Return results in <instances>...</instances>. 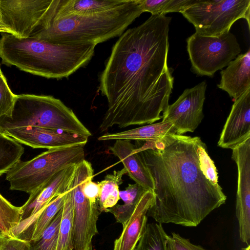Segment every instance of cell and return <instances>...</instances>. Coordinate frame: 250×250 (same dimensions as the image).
<instances>
[{
	"mask_svg": "<svg viewBox=\"0 0 250 250\" xmlns=\"http://www.w3.org/2000/svg\"><path fill=\"white\" fill-rule=\"evenodd\" d=\"M20 144L33 148H61L74 146H84L88 137L60 130L36 126H25L0 131Z\"/></svg>",
	"mask_w": 250,
	"mask_h": 250,
	"instance_id": "cell-14",
	"label": "cell"
},
{
	"mask_svg": "<svg viewBox=\"0 0 250 250\" xmlns=\"http://www.w3.org/2000/svg\"><path fill=\"white\" fill-rule=\"evenodd\" d=\"M193 0H140L144 12L154 15H166L170 12L181 13Z\"/></svg>",
	"mask_w": 250,
	"mask_h": 250,
	"instance_id": "cell-26",
	"label": "cell"
},
{
	"mask_svg": "<svg viewBox=\"0 0 250 250\" xmlns=\"http://www.w3.org/2000/svg\"><path fill=\"white\" fill-rule=\"evenodd\" d=\"M92 43L57 44L33 38H20L2 33V63L48 79L67 78L86 65L94 53Z\"/></svg>",
	"mask_w": 250,
	"mask_h": 250,
	"instance_id": "cell-3",
	"label": "cell"
},
{
	"mask_svg": "<svg viewBox=\"0 0 250 250\" xmlns=\"http://www.w3.org/2000/svg\"><path fill=\"white\" fill-rule=\"evenodd\" d=\"M0 250H30L29 242L0 232Z\"/></svg>",
	"mask_w": 250,
	"mask_h": 250,
	"instance_id": "cell-31",
	"label": "cell"
},
{
	"mask_svg": "<svg viewBox=\"0 0 250 250\" xmlns=\"http://www.w3.org/2000/svg\"><path fill=\"white\" fill-rule=\"evenodd\" d=\"M143 12L140 0H126L98 13L62 15L56 12L47 28L31 37L53 43L97 45L120 36Z\"/></svg>",
	"mask_w": 250,
	"mask_h": 250,
	"instance_id": "cell-4",
	"label": "cell"
},
{
	"mask_svg": "<svg viewBox=\"0 0 250 250\" xmlns=\"http://www.w3.org/2000/svg\"><path fill=\"white\" fill-rule=\"evenodd\" d=\"M171 21L166 15H151L125 31L113 45L100 77L99 90L107 101L101 132L162 118L174 82L167 65Z\"/></svg>",
	"mask_w": 250,
	"mask_h": 250,
	"instance_id": "cell-1",
	"label": "cell"
},
{
	"mask_svg": "<svg viewBox=\"0 0 250 250\" xmlns=\"http://www.w3.org/2000/svg\"><path fill=\"white\" fill-rule=\"evenodd\" d=\"M167 236L162 224H147L135 250H166Z\"/></svg>",
	"mask_w": 250,
	"mask_h": 250,
	"instance_id": "cell-25",
	"label": "cell"
},
{
	"mask_svg": "<svg viewBox=\"0 0 250 250\" xmlns=\"http://www.w3.org/2000/svg\"><path fill=\"white\" fill-rule=\"evenodd\" d=\"M25 126L60 130L88 138L92 135L71 108L50 95H17L12 117L0 118V131Z\"/></svg>",
	"mask_w": 250,
	"mask_h": 250,
	"instance_id": "cell-5",
	"label": "cell"
},
{
	"mask_svg": "<svg viewBox=\"0 0 250 250\" xmlns=\"http://www.w3.org/2000/svg\"><path fill=\"white\" fill-rule=\"evenodd\" d=\"M137 204H116L113 207L108 209L107 212L111 213L114 215L116 221L123 226L132 215Z\"/></svg>",
	"mask_w": 250,
	"mask_h": 250,
	"instance_id": "cell-33",
	"label": "cell"
},
{
	"mask_svg": "<svg viewBox=\"0 0 250 250\" xmlns=\"http://www.w3.org/2000/svg\"><path fill=\"white\" fill-rule=\"evenodd\" d=\"M0 32L8 33L7 30L5 29V28L4 27V26L3 25V24L1 22L0 15Z\"/></svg>",
	"mask_w": 250,
	"mask_h": 250,
	"instance_id": "cell-35",
	"label": "cell"
},
{
	"mask_svg": "<svg viewBox=\"0 0 250 250\" xmlns=\"http://www.w3.org/2000/svg\"><path fill=\"white\" fill-rule=\"evenodd\" d=\"M176 134V130L171 122H160L116 133H105L98 137L100 141L125 140L140 142H156L165 137Z\"/></svg>",
	"mask_w": 250,
	"mask_h": 250,
	"instance_id": "cell-19",
	"label": "cell"
},
{
	"mask_svg": "<svg viewBox=\"0 0 250 250\" xmlns=\"http://www.w3.org/2000/svg\"><path fill=\"white\" fill-rule=\"evenodd\" d=\"M76 165L60 170L48 182L29 194L28 199L21 207V221L10 230V235L24 239L38 213L53 199L66 191Z\"/></svg>",
	"mask_w": 250,
	"mask_h": 250,
	"instance_id": "cell-11",
	"label": "cell"
},
{
	"mask_svg": "<svg viewBox=\"0 0 250 250\" xmlns=\"http://www.w3.org/2000/svg\"><path fill=\"white\" fill-rule=\"evenodd\" d=\"M84 147L49 149L29 161L20 160L6 173L10 189L30 194L60 170L85 160Z\"/></svg>",
	"mask_w": 250,
	"mask_h": 250,
	"instance_id": "cell-6",
	"label": "cell"
},
{
	"mask_svg": "<svg viewBox=\"0 0 250 250\" xmlns=\"http://www.w3.org/2000/svg\"><path fill=\"white\" fill-rule=\"evenodd\" d=\"M60 0H0L1 22L8 33L31 37L47 28Z\"/></svg>",
	"mask_w": 250,
	"mask_h": 250,
	"instance_id": "cell-8",
	"label": "cell"
},
{
	"mask_svg": "<svg viewBox=\"0 0 250 250\" xmlns=\"http://www.w3.org/2000/svg\"><path fill=\"white\" fill-rule=\"evenodd\" d=\"M136 146L154 183L147 216L158 223L196 227L227 196L207 146L199 137L171 134Z\"/></svg>",
	"mask_w": 250,
	"mask_h": 250,
	"instance_id": "cell-2",
	"label": "cell"
},
{
	"mask_svg": "<svg viewBox=\"0 0 250 250\" xmlns=\"http://www.w3.org/2000/svg\"><path fill=\"white\" fill-rule=\"evenodd\" d=\"M2 74H3V73H2V72L1 70L0 67V77L1 76V75H2Z\"/></svg>",
	"mask_w": 250,
	"mask_h": 250,
	"instance_id": "cell-37",
	"label": "cell"
},
{
	"mask_svg": "<svg viewBox=\"0 0 250 250\" xmlns=\"http://www.w3.org/2000/svg\"><path fill=\"white\" fill-rule=\"evenodd\" d=\"M217 86L236 100L250 89V49L238 55L221 70Z\"/></svg>",
	"mask_w": 250,
	"mask_h": 250,
	"instance_id": "cell-18",
	"label": "cell"
},
{
	"mask_svg": "<svg viewBox=\"0 0 250 250\" xmlns=\"http://www.w3.org/2000/svg\"><path fill=\"white\" fill-rule=\"evenodd\" d=\"M24 152L21 144L0 131V176L21 160Z\"/></svg>",
	"mask_w": 250,
	"mask_h": 250,
	"instance_id": "cell-24",
	"label": "cell"
},
{
	"mask_svg": "<svg viewBox=\"0 0 250 250\" xmlns=\"http://www.w3.org/2000/svg\"><path fill=\"white\" fill-rule=\"evenodd\" d=\"M17 95L14 94L7 83L4 75L0 77V118H11Z\"/></svg>",
	"mask_w": 250,
	"mask_h": 250,
	"instance_id": "cell-29",
	"label": "cell"
},
{
	"mask_svg": "<svg viewBox=\"0 0 250 250\" xmlns=\"http://www.w3.org/2000/svg\"><path fill=\"white\" fill-rule=\"evenodd\" d=\"M21 207L10 203L0 194V231L9 234L21 221Z\"/></svg>",
	"mask_w": 250,
	"mask_h": 250,
	"instance_id": "cell-28",
	"label": "cell"
},
{
	"mask_svg": "<svg viewBox=\"0 0 250 250\" xmlns=\"http://www.w3.org/2000/svg\"><path fill=\"white\" fill-rule=\"evenodd\" d=\"M126 0H60L59 15L94 14L113 9Z\"/></svg>",
	"mask_w": 250,
	"mask_h": 250,
	"instance_id": "cell-20",
	"label": "cell"
},
{
	"mask_svg": "<svg viewBox=\"0 0 250 250\" xmlns=\"http://www.w3.org/2000/svg\"><path fill=\"white\" fill-rule=\"evenodd\" d=\"M93 176L94 170L91 163L84 160L76 165L69 182L73 202V250H93L92 238L98 233L97 222L100 213L98 205L90 202L82 191L84 181Z\"/></svg>",
	"mask_w": 250,
	"mask_h": 250,
	"instance_id": "cell-9",
	"label": "cell"
},
{
	"mask_svg": "<svg viewBox=\"0 0 250 250\" xmlns=\"http://www.w3.org/2000/svg\"><path fill=\"white\" fill-rule=\"evenodd\" d=\"M66 191L64 193L53 199L38 213L24 240L28 242L36 241L41 237L56 215L62 208Z\"/></svg>",
	"mask_w": 250,
	"mask_h": 250,
	"instance_id": "cell-22",
	"label": "cell"
},
{
	"mask_svg": "<svg viewBox=\"0 0 250 250\" xmlns=\"http://www.w3.org/2000/svg\"><path fill=\"white\" fill-rule=\"evenodd\" d=\"M181 13L194 25L196 32L203 36L228 32L233 23L242 18L250 29V0H193Z\"/></svg>",
	"mask_w": 250,
	"mask_h": 250,
	"instance_id": "cell-7",
	"label": "cell"
},
{
	"mask_svg": "<svg viewBox=\"0 0 250 250\" xmlns=\"http://www.w3.org/2000/svg\"><path fill=\"white\" fill-rule=\"evenodd\" d=\"M232 150L231 159L238 171L236 216L241 241L249 245L250 240V137Z\"/></svg>",
	"mask_w": 250,
	"mask_h": 250,
	"instance_id": "cell-13",
	"label": "cell"
},
{
	"mask_svg": "<svg viewBox=\"0 0 250 250\" xmlns=\"http://www.w3.org/2000/svg\"><path fill=\"white\" fill-rule=\"evenodd\" d=\"M166 250H206L200 246L191 243L188 239L185 238L178 233H172V235L167 236Z\"/></svg>",
	"mask_w": 250,
	"mask_h": 250,
	"instance_id": "cell-30",
	"label": "cell"
},
{
	"mask_svg": "<svg viewBox=\"0 0 250 250\" xmlns=\"http://www.w3.org/2000/svg\"><path fill=\"white\" fill-rule=\"evenodd\" d=\"M127 173L124 168L121 170L114 171L106 175L104 179L98 182L100 194L97 202L100 211H106L115 206L120 199L119 185L123 183L122 176Z\"/></svg>",
	"mask_w": 250,
	"mask_h": 250,
	"instance_id": "cell-21",
	"label": "cell"
},
{
	"mask_svg": "<svg viewBox=\"0 0 250 250\" xmlns=\"http://www.w3.org/2000/svg\"><path fill=\"white\" fill-rule=\"evenodd\" d=\"M207 83L205 81L186 89L178 99L169 104L162 114V120L171 122L176 134L193 132L204 118L203 105Z\"/></svg>",
	"mask_w": 250,
	"mask_h": 250,
	"instance_id": "cell-12",
	"label": "cell"
},
{
	"mask_svg": "<svg viewBox=\"0 0 250 250\" xmlns=\"http://www.w3.org/2000/svg\"><path fill=\"white\" fill-rule=\"evenodd\" d=\"M243 250H250V245H248L247 248L243 249Z\"/></svg>",
	"mask_w": 250,
	"mask_h": 250,
	"instance_id": "cell-36",
	"label": "cell"
},
{
	"mask_svg": "<svg viewBox=\"0 0 250 250\" xmlns=\"http://www.w3.org/2000/svg\"><path fill=\"white\" fill-rule=\"evenodd\" d=\"M250 137V89L235 100L220 134L218 146L233 149Z\"/></svg>",
	"mask_w": 250,
	"mask_h": 250,
	"instance_id": "cell-15",
	"label": "cell"
},
{
	"mask_svg": "<svg viewBox=\"0 0 250 250\" xmlns=\"http://www.w3.org/2000/svg\"><path fill=\"white\" fill-rule=\"evenodd\" d=\"M93 178H89L84 181L82 187V191L90 202L93 204H98L97 200L100 189L98 183L92 181Z\"/></svg>",
	"mask_w": 250,
	"mask_h": 250,
	"instance_id": "cell-34",
	"label": "cell"
},
{
	"mask_svg": "<svg viewBox=\"0 0 250 250\" xmlns=\"http://www.w3.org/2000/svg\"><path fill=\"white\" fill-rule=\"evenodd\" d=\"M73 213V196L68 185L62 208V217L59 227L56 250H73L72 243Z\"/></svg>",
	"mask_w": 250,
	"mask_h": 250,
	"instance_id": "cell-23",
	"label": "cell"
},
{
	"mask_svg": "<svg viewBox=\"0 0 250 250\" xmlns=\"http://www.w3.org/2000/svg\"><path fill=\"white\" fill-rule=\"evenodd\" d=\"M62 208L36 241H29L30 250H56Z\"/></svg>",
	"mask_w": 250,
	"mask_h": 250,
	"instance_id": "cell-27",
	"label": "cell"
},
{
	"mask_svg": "<svg viewBox=\"0 0 250 250\" xmlns=\"http://www.w3.org/2000/svg\"><path fill=\"white\" fill-rule=\"evenodd\" d=\"M187 42L192 71L199 76H213L241 52L235 36L230 31L218 36H203L195 32Z\"/></svg>",
	"mask_w": 250,
	"mask_h": 250,
	"instance_id": "cell-10",
	"label": "cell"
},
{
	"mask_svg": "<svg viewBox=\"0 0 250 250\" xmlns=\"http://www.w3.org/2000/svg\"><path fill=\"white\" fill-rule=\"evenodd\" d=\"M109 149L119 159L128 176L135 183L153 192L155 186L153 178L136 146L130 141L118 140Z\"/></svg>",
	"mask_w": 250,
	"mask_h": 250,
	"instance_id": "cell-16",
	"label": "cell"
},
{
	"mask_svg": "<svg viewBox=\"0 0 250 250\" xmlns=\"http://www.w3.org/2000/svg\"><path fill=\"white\" fill-rule=\"evenodd\" d=\"M147 190L137 183L129 184L125 190L119 191V196L125 204H137Z\"/></svg>",
	"mask_w": 250,
	"mask_h": 250,
	"instance_id": "cell-32",
	"label": "cell"
},
{
	"mask_svg": "<svg viewBox=\"0 0 250 250\" xmlns=\"http://www.w3.org/2000/svg\"><path fill=\"white\" fill-rule=\"evenodd\" d=\"M154 193L147 190L133 212L123 226V231L114 241L113 250H135L147 224V211L152 204Z\"/></svg>",
	"mask_w": 250,
	"mask_h": 250,
	"instance_id": "cell-17",
	"label": "cell"
}]
</instances>
